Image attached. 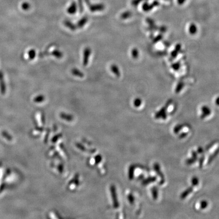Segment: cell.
<instances>
[{
    "label": "cell",
    "instance_id": "cell-23",
    "mask_svg": "<svg viewBox=\"0 0 219 219\" xmlns=\"http://www.w3.org/2000/svg\"><path fill=\"white\" fill-rule=\"evenodd\" d=\"M205 160V156L204 155H202L201 156H200L198 159V164L199 167L200 168H201L202 167H203V164H204V162Z\"/></svg>",
    "mask_w": 219,
    "mask_h": 219
},
{
    "label": "cell",
    "instance_id": "cell-2",
    "mask_svg": "<svg viewBox=\"0 0 219 219\" xmlns=\"http://www.w3.org/2000/svg\"><path fill=\"white\" fill-rule=\"evenodd\" d=\"M171 103H172L171 100L168 101L164 107H162V108L160 110V111H159L157 112L156 113L155 115V118H156V119L162 118V119H164V120L166 119L167 114H166V110L168 108V107L171 105Z\"/></svg>",
    "mask_w": 219,
    "mask_h": 219
},
{
    "label": "cell",
    "instance_id": "cell-12",
    "mask_svg": "<svg viewBox=\"0 0 219 219\" xmlns=\"http://www.w3.org/2000/svg\"><path fill=\"white\" fill-rule=\"evenodd\" d=\"M156 179H157V178L156 177H154V176H153V177H149L148 178L144 179L143 181L142 182V184L143 185H147L149 184L150 183H152L155 182Z\"/></svg>",
    "mask_w": 219,
    "mask_h": 219
},
{
    "label": "cell",
    "instance_id": "cell-3",
    "mask_svg": "<svg viewBox=\"0 0 219 219\" xmlns=\"http://www.w3.org/2000/svg\"><path fill=\"white\" fill-rule=\"evenodd\" d=\"M153 167L154 171H155L156 173L159 176V177L161 179L160 181L159 182V184L162 185L163 184L165 183L166 180H165V177H164V174H163V173H162V171L161 170L160 166L159 164L158 163H154V164Z\"/></svg>",
    "mask_w": 219,
    "mask_h": 219
},
{
    "label": "cell",
    "instance_id": "cell-26",
    "mask_svg": "<svg viewBox=\"0 0 219 219\" xmlns=\"http://www.w3.org/2000/svg\"><path fill=\"white\" fill-rule=\"evenodd\" d=\"M192 185L193 187L196 186L199 184V179L196 177H194L191 179Z\"/></svg>",
    "mask_w": 219,
    "mask_h": 219
},
{
    "label": "cell",
    "instance_id": "cell-17",
    "mask_svg": "<svg viewBox=\"0 0 219 219\" xmlns=\"http://www.w3.org/2000/svg\"><path fill=\"white\" fill-rule=\"evenodd\" d=\"M51 54H52V55L53 56H54L56 58H57V59H61L63 56L62 52L59 50H53L52 51V53H51Z\"/></svg>",
    "mask_w": 219,
    "mask_h": 219
},
{
    "label": "cell",
    "instance_id": "cell-10",
    "mask_svg": "<svg viewBox=\"0 0 219 219\" xmlns=\"http://www.w3.org/2000/svg\"><path fill=\"white\" fill-rule=\"evenodd\" d=\"M88 18L87 16H84L81 19H80L78 21V23L77 24V28H82L83 26H84L85 24H86L88 22Z\"/></svg>",
    "mask_w": 219,
    "mask_h": 219
},
{
    "label": "cell",
    "instance_id": "cell-28",
    "mask_svg": "<svg viewBox=\"0 0 219 219\" xmlns=\"http://www.w3.org/2000/svg\"><path fill=\"white\" fill-rule=\"evenodd\" d=\"M207 205H208V202L206 200H202L200 202V206L201 209H205L206 207H207Z\"/></svg>",
    "mask_w": 219,
    "mask_h": 219
},
{
    "label": "cell",
    "instance_id": "cell-8",
    "mask_svg": "<svg viewBox=\"0 0 219 219\" xmlns=\"http://www.w3.org/2000/svg\"><path fill=\"white\" fill-rule=\"evenodd\" d=\"M219 154V147L217 149H216L215 151H214L213 153H212L210 155H209V158H208V160H207V164H208V165H209V164H210L212 162V161L214 160V159H215V158H216L217 156L218 155V154Z\"/></svg>",
    "mask_w": 219,
    "mask_h": 219
},
{
    "label": "cell",
    "instance_id": "cell-22",
    "mask_svg": "<svg viewBox=\"0 0 219 219\" xmlns=\"http://www.w3.org/2000/svg\"><path fill=\"white\" fill-rule=\"evenodd\" d=\"M181 49V45L180 44H178L176 47V49L173 51L171 54V55L173 57H176V56L178 54V51H179V50Z\"/></svg>",
    "mask_w": 219,
    "mask_h": 219
},
{
    "label": "cell",
    "instance_id": "cell-4",
    "mask_svg": "<svg viewBox=\"0 0 219 219\" xmlns=\"http://www.w3.org/2000/svg\"><path fill=\"white\" fill-rule=\"evenodd\" d=\"M92 54V50L89 47L85 48L83 51V64L84 66H86L89 62L90 56Z\"/></svg>",
    "mask_w": 219,
    "mask_h": 219
},
{
    "label": "cell",
    "instance_id": "cell-32",
    "mask_svg": "<svg viewBox=\"0 0 219 219\" xmlns=\"http://www.w3.org/2000/svg\"><path fill=\"white\" fill-rule=\"evenodd\" d=\"M144 0H133L131 2V4L133 6H137L138 5V4L141 3V1H143Z\"/></svg>",
    "mask_w": 219,
    "mask_h": 219
},
{
    "label": "cell",
    "instance_id": "cell-33",
    "mask_svg": "<svg viewBox=\"0 0 219 219\" xmlns=\"http://www.w3.org/2000/svg\"><path fill=\"white\" fill-rule=\"evenodd\" d=\"M179 67H180V64H179V62H177V63L174 64L172 65V67L174 70H178L179 69Z\"/></svg>",
    "mask_w": 219,
    "mask_h": 219
},
{
    "label": "cell",
    "instance_id": "cell-37",
    "mask_svg": "<svg viewBox=\"0 0 219 219\" xmlns=\"http://www.w3.org/2000/svg\"><path fill=\"white\" fill-rule=\"evenodd\" d=\"M3 171L2 168H0V185H1V180L2 179V176H3Z\"/></svg>",
    "mask_w": 219,
    "mask_h": 219
},
{
    "label": "cell",
    "instance_id": "cell-24",
    "mask_svg": "<svg viewBox=\"0 0 219 219\" xmlns=\"http://www.w3.org/2000/svg\"><path fill=\"white\" fill-rule=\"evenodd\" d=\"M152 8L153 7H152V5L149 4L147 3L144 4L143 6V9L145 11H148L151 10L152 9Z\"/></svg>",
    "mask_w": 219,
    "mask_h": 219
},
{
    "label": "cell",
    "instance_id": "cell-15",
    "mask_svg": "<svg viewBox=\"0 0 219 219\" xmlns=\"http://www.w3.org/2000/svg\"><path fill=\"white\" fill-rule=\"evenodd\" d=\"M187 124H178L173 129V131L174 133H179L180 130L183 128L185 127H187Z\"/></svg>",
    "mask_w": 219,
    "mask_h": 219
},
{
    "label": "cell",
    "instance_id": "cell-30",
    "mask_svg": "<svg viewBox=\"0 0 219 219\" xmlns=\"http://www.w3.org/2000/svg\"><path fill=\"white\" fill-rule=\"evenodd\" d=\"M44 97L43 95H39L38 97H36L35 99L36 102H41L44 100Z\"/></svg>",
    "mask_w": 219,
    "mask_h": 219
},
{
    "label": "cell",
    "instance_id": "cell-18",
    "mask_svg": "<svg viewBox=\"0 0 219 219\" xmlns=\"http://www.w3.org/2000/svg\"><path fill=\"white\" fill-rule=\"evenodd\" d=\"M198 159V158H196V157H193L192 156L191 158H189L187 159L186 161H185V163L188 165V166H190V165H192L193 163H194Z\"/></svg>",
    "mask_w": 219,
    "mask_h": 219
},
{
    "label": "cell",
    "instance_id": "cell-36",
    "mask_svg": "<svg viewBox=\"0 0 219 219\" xmlns=\"http://www.w3.org/2000/svg\"><path fill=\"white\" fill-rule=\"evenodd\" d=\"M30 53H29V55H30V57L31 58V59H34V57H35V55H36V53H35V51H34V50H31V51H30V52H29Z\"/></svg>",
    "mask_w": 219,
    "mask_h": 219
},
{
    "label": "cell",
    "instance_id": "cell-5",
    "mask_svg": "<svg viewBox=\"0 0 219 219\" xmlns=\"http://www.w3.org/2000/svg\"><path fill=\"white\" fill-rule=\"evenodd\" d=\"M202 114L200 116L201 119H204L207 116L209 115L212 113V111L210 110V108L207 105H204L201 107Z\"/></svg>",
    "mask_w": 219,
    "mask_h": 219
},
{
    "label": "cell",
    "instance_id": "cell-11",
    "mask_svg": "<svg viewBox=\"0 0 219 219\" xmlns=\"http://www.w3.org/2000/svg\"><path fill=\"white\" fill-rule=\"evenodd\" d=\"M111 70L116 76L117 77L120 76L121 74H120V71L119 70V67L115 64H112L111 66Z\"/></svg>",
    "mask_w": 219,
    "mask_h": 219
},
{
    "label": "cell",
    "instance_id": "cell-9",
    "mask_svg": "<svg viewBox=\"0 0 219 219\" xmlns=\"http://www.w3.org/2000/svg\"><path fill=\"white\" fill-rule=\"evenodd\" d=\"M64 24L66 27L69 28V29H71L72 31H75L77 29V25L74 24L72 21H68V20H66L64 21Z\"/></svg>",
    "mask_w": 219,
    "mask_h": 219
},
{
    "label": "cell",
    "instance_id": "cell-31",
    "mask_svg": "<svg viewBox=\"0 0 219 219\" xmlns=\"http://www.w3.org/2000/svg\"><path fill=\"white\" fill-rule=\"evenodd\" d=\"M183 86H184L183 83H179L176 88V92H180L182 88H183Z\"/></svg>",
    "mask_w": 219,
    "mask_h": 219
},
{
    "label": "cell",
    "instance_id": "cell-38",
    "mask_svg": "<svg viewBox=\"0 0 219 219\" xmlns=\"http://www.w3.org/2000/svg\"><path fill=\"white\" fill-rule=\"evenodd\" d=\"M129 199H130V202H131V203H133V200H134V198H133V195H130V197H129Z\"/></svg>",
    "mask_w": 219,
    "mask_h": 219
},
{
    "label": "cell",
    "instance_id": "cell-1",
    "mask_svg": "<svg viewBox=\"0 0 219 219\" xmlns=\"http://www.w3.org/2000/svg\"><path fill=\"white\" fill-rule=\"evenodd\" d=\"M85 2L86 4V5L88 7V9L92 12H98L104 10L105 8V6L103 4H93L91 3L89 0H85Z\"/></svg>",
    "mask_w": 219,
    "mask_h": 219
},
{
    "label": "cell",
    "instance_id": "cell-35",
    "mask_svg": "<svg viewBox=\"0 0 219 219\" xmlns=\"http://www.w3.org/2000/svg\"><path fill=\"white\" fill-rule=\"evenodd\" d=\"M197 152L199 154H204V149L202 147H199L198 149H197Z\"/></svg>",
    "mask_w": 219,
    "mask_h": 219
},
{
    "label": "cell",
    "instance_id": "cell-16",
    "mask_svg": "<svg viewBox=\"0 0 219 219\" xmlns=\"http://www.w3.org/2000/svg\"><path fill=\"white\" fill-rule=\"evenodd\" d=\"M189 31L190 33V34L191 35H195L197 33V28L196 26L195 25V24L194 23H192L190 24L189 28Z\"/></svg>",
    "mask_w": 219,
    "mask_h": 219
},
{
    "label": "cell",
    "instance_id": "cell-14",
    "mask_svg": "<svg viewBox=\"0 0 219 219\" xmlns=\"http://www.w3.org/2000/svg\"><path fill=\"white\" fill-rule=\"evenodd\" d=\"M152 193V197L154 200H157L158 197V190L156 186H154L151 189Z\"/></svg>",
    "mask_w": 219,
    "mask_h": 219
},
{
    "label": "cell",
    "instance_id": "cell-19",
    "mask_svg": "<svg viewBox=\"0 0 219 219\" xmlns=\"http://www.w3.org/2000/svg\"><path fill=\"white\" fill-rule=\"evenodd\" d=\"M131 15H132V13H131V12L127 11L123 12V13L121 14L120 18H121V19H127L130 17H131Z\"/></svg>",
    "mask_w": 219,
    "mask_h": 219
},
{
    "label": "cell",
    "instance_id": "cell-40",
    "mask_svg": "<svg viewBox=\"0 0 219 219\" xmlns=\"http://www.w3.org/2000/svg\"><path fill=\"white\" fill-rule=\"evenodd\" d=\"M216 104L219 106V97H218V98L216 100Z\"/></svg>",
    "mask_w": 219,
    "mask_h": 219
},
{
    "label": "cell",
    "instance_id": "cell-29",
    "mask_svg": "<svg viewBox=\"0 0 219 219\" xmlns=\"http://www.w3.org/2000/svg\"><path fill=\"white\" fill-rule=\"evenodd\" d=\"M133 104L135 105V107H140L141 104V100L140 98H137L135 100V101L133 102Z\"/></svg>",
    "mask_w": 219,
    "mask_h": 219
},
{
    "label": "cell",
    "instance_id": "cell-20",
    "mask_svg": "<svg viewBox=\"0 0 219 219\" xmlns=\"http://www.w3.org/2000/svg\"><path fill=\"white\" fill-rule=\"evenodd\" d=\"M217 143L216 141H214L210 142V143H209L208 145L205 147V149H204V153H205L206 152H207L210 149L212 148L214 145Z\"/></svg>",
    "mask_w": 219,
    "mask_h": 219
},
{
    "label": "cell",
    "instance_id": "cell-34",
    "mask_svg": "<svg viewBox=\"0 0 219 219\" xmlns=\"http://www.w3.org/2000/svg\"><path fill=\"white\" fill-rule=\"evenodd\" d=\"M188 135V133H181V134H179V138H185L186 136Z\"/></svg>",
    "mask_w": 219,
    "mask_h": 219
},
{
    "label": "cell",
    "instance_id": "cell-27",
    "mask_svg": "<svg viewBox=\"0 0 219 219\" xmlns=\"http://www.w3.org/2000/svg\"><path fill=\"white\" fill-rule=\"evenodd\" d=\"M21 7H22V8L24 10H28L30 8L31 5L28 2H24V3H23Z\"/></svg>",
    "mask_w": 219,
    "mask_h": 219
},
{
    "label": "cell",
    "instance_id": "cell-7",
    "mask_svg": "<svg viewBox=\"0 0 219 219\" xmlns=\"http://www.w3.org/2000/svg\"><path fill=\"white\" fill-rule=\"evenodd\" d=\"M193 190V186L192 185L191 186L189 187L187 189L185 190L184 191H183L182 193L180 195V198L182 199H184L186 197L188 196V195L190 194V193H192Z\"/></svg>",
    "mask_w": 219,
    "mask_h": 219
},
{
    "label": "cell",
    "instance_id": "cell-39",
    "mask_svg": "<svg viewBox=\"0 0 219 219\" xmlns=\"http://www.w3.org/2000/svg\"><path fill=\"white\" fill-rule=\"evenodd\" d=\"M186 0H178V3L179 5H182Z\"/></svg>",
    "mask_w": 219,
    "mask_h": 219
},
{
    "label": "cell",
    "instance_id": "cell-6",
    "mask_svg": "<svg viewBox=\"0 0 219 219\" xmlns=\"http://www.w3.org/2000/svg\"><path fill=\"white\" fill-rule=\"evenodd\" d=\"M77 10V5L75 1L71 3V5L68 7L67 9V12L70 14H74L76 13Z\"/></svg>",
    "mask_w": 219,
    "mask_h": 219
},
{
    "label": "cell",
    "instance_id": "cell-13",
    "mask_svg": "<svg viewBox=\"0 0 219 219\" xmlns=\"http://www.w3.org/2000/svg\"><path fill=\"white\" fill-rule=\"evenodd\" d=\"M72 73L73 75L79 77L80 78H82L84 76V75L83 74V72H82L81 71H80L79 70L76 68H74L72 70Z\"/></svg>",
    "mask_w": 219,
    "mask_h": 219
},
{
    "label": "cell",
    "instance_id": "cell-25",
    "mask_svg": "<svg viewBox=\"0 0 219 219\" xmlns=\"http://www.w3.org/2000/svg\"><path fill=\"white\" fill-rule=\"evenodd\" d=\"M78 8L79 10L80 13H82L83 12L84 8H83V1L82 0H78Z\"/></svg>",
    "mask_w": 219,
    "mask_h": 219
},
{
    "label": "cell",
    "instance_id": "cell-21",
    "mask_svg": "<svg viewBox=\"0 0 219 219\" xmlns=\"http://www.w3.org/2000/svg\"><path fill=\"white\" fill-rule=\"evenodd\" d=\"M131 55L133 59H136L138 58L139 55V52L138 49L133 48L131 51Z\"/></svg>",
    "mask_w": 219,
    "mask_h": 219
}]
</instances>
